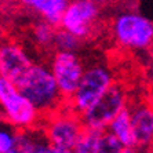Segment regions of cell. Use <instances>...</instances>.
<instances>
[{
    "mask_svg": "<svg viewBox=\"0 0 153 153\" xmlns=\"http://www.w3.org/2000/svg\"><path fill=\"white\" fill-rule=\"evenodd\" d=\"M42 114L10 80L0 79V119L17 130L40 126Z\"/></svg>",
    "mask_w": 153,
    "mask_h": 153,
    "instance_id": "3",
    "label": "cell"
},
{
    "mask_svg": "<svg viewBox=\"0 0 153 153\" xmlns=\"http://www.w3.org/2000/svg\"><path fill=\"white\" fill-rule=\"evenodd\" d=\"M103 131L95 128H83L77 142L73 146L75 153H100V142Z\"/></svg>",
    "mask_w": 153,
    "mask_h": 153,
    "instance_id": "14",
    "label": "cell"
},
{
    "mask_svg": "<svg viewBox=\"0 0 153 153\" xmlns=\"http://www.w3.org/2000/svg\"><path fill=\"white\" fill-rule=\"evenodd\" d=\"M15 149L19 153H50L51 143L40 126L18 130Z\"/></svg>",
    "mask_w": 153,
    "mask_h": 153,
    "instance_id": "12",
    "label": "cell"
},
{
    "mask_svg": "<svg viewBox=\"0 0 153 153\" xmlns=\"http://www.w3.org/2000/svg\"><path fill=\"white\" fill-rule=\"evenodd\" d=\"M15 85L44 117L58 112L65 105L55 79L46 64H33Z\"/></svg>",
    "mask_w": 153,
    "mask_h": 153,
    "instance_id": "1",
    "label": "cell"
},
{
    "mask_svg": "<svg viewBox=\"0 0 153 153\" xmlns=\"http://www.w3.org/2000/svg\"><path fill=\"white\" fill-rule=\"evenodd\" d=\"M0 79H1V75H0Z\"/></svg>",
    "mask_w": 153,
    "mask_h": 153,
    "instance_id": "23",
    "label": "cell"
},
{
    "mask_svg": "<svg viewBox=\"0 0 153 153\" xmlns=\"http://www.w3.org/2000/svg\"><path fill=\"white\" fill-rule=\"evenodd\" d=\"M82 43L83 40L59 28L57 29V33H55L54 48L55 51H62V53H76L82 47Z\"/></svg>",
    "mask_w": 153,
    "mask_h": 153,
    "instance_id": "16",
    "label": "cell"
},
{
    "mask_svg": "<svg viewBox=\"0 0 153 153\" xmlns=\"http://www.w3.org/2000/svg\"><path fill=\"white\" fill-rule=\"evenodd\" d=\"M33 64L35 62L21 44L15 42L0 44V75L3 79L17 84Z\"/></svg>",
    "mask_w": 153,
    "mask_h": 153,
    "instance_id": "9",
    "label": "cell"
},
{
    "mask_svg": "<svg viewBox=\"0 0 153 153\" xmlns=\"http://www.w3.org/2000/svg\"><path fill=\"white\" fill-rule=\"evenodd\" d=\"M50 153H75L71 148H61V146H51Z\"/></svg>",
    "mask_w": 153,
    "mask_h": 153,
    "instance_id": "19",
    "label": "cell"
},
{
    "mask_svg": "<svg viewBox=\"0 0 153 153\" xmlns=\"http://www.w3.org/2000/svg\"><path fill=\"white\" fill-rule=\"evenodd\" d=\"M127 108L128 97L124 85L113 83V85L103 94L102 98L84 114H82L80 119L84 127L105 131L112 120Z\"/></svg>",
    "mask_w": 153,
    "mask_h": 153,
    "instance_id": "5",
    "label": "cell"
},
{
    "mask_svg": "<svg viewBox=\"0 0 153 153\" xmlns=\"http://www.w3.org/2000/svg\"><path fill=\"white\" fill-rule=\"evenodd\" d=\"M40 127L43 128L51 146L73 149L84 126L80 116L71 112L68 108H65L46 116L44 120L40 123Z\"/></svg>",
    "mask_w": 153,
    "mask_h": 153,
    "instance_id": "6",
    "label": "cell"
},
{
    "mask_svg": "<svg viewBox=\"0 0 153 153\" xmlns=\"http://www.w3.org/2000/svg\"><path fill=\"white\" fill-rule=\"evenodd\" d=\"M105 131L111 132L112 135L116 137L123 143L124 148H137L135 139H134V135H132V127H131V120H130L128 108L124 109L123 112H120L112 120V123L108 126Z\"/></svg>",
    "mask_w": 153,
    "mask_h": 153,
    "instance_id": "13",
    "label": "cell"
},
{
    "mask_svg": "<svg viewBox=\"0 0 153 153\" xmlns=\"http://www.w3.org/2000/svg\"><path fill=\"white\" fill-rule=\"evenodd\" d=\"M22 7L33 11L40 19L48 22L53 26H59L61 18L71 0H17Z\"/></svg>",
    "mask_w": 153,
    "mask_h": 153,
    "instance_id": "11",
    "label": "cell"
},
{
    "mask_svg": "<svg viewBox=\"0 0 153 153\" xmlns=\"http://www.w3.org/2000/svg\"><path fill=\"white\" fill-rule=\"evenodd\" d=\"M113 83L114 76L106 65H90L85 68L75 94L65 105L71 112L82 116L102 98L103 94L113 85Z\"/></svg>",
    "mask_w": 153,
    "mask_h": 153,
    "instance_id": "2",
    "label": "cell"
},
{
    "mask_svg": "<svg viewBox=\"0 0 153 153\" xmlns=\"http://www.w3.org/2000/svg\"><path fill=\"white\" fill-rule=\"evenodd\" d=\"M87 1H91V3L97 4V6H105V4H111V3H114L116 0H87Z\"/></svg>",
    "mask_w": 153,
    "mask_h": 153,
    "instance_id": "20",
    "label": "cell"
},
{
    "mask_svg": "<svg viewBox=\"0 0 153 153\" xmlns=\"http://www.w3.org/2000/svg\"><path fill=\"white\" fill-rule=\"evenodd\" d=\"M48 68L55 79L61 95L66 103L71 100V97L75 94L84 75L85 66L82 58L76 53L55 51L50 59Z\"/></svg>",
    "mask_w": 153,
    "mask_h": 153,
    "instance_id": "7",
    "label": "cell"
},
{
    "mask_svg": "<svg viewBox=\"0 0 153 153\" xmlns=\"http://www.w3.org/2000/svg\"><path fill=\"white\" fill-rule=\"evenodd\" d=\"M100 6L87 0H71L64 15L61 18L59 28L75 35L84 42L94 33L100 18Z\"/></svg>",
    "mask_w": 153,
    "mask_h": 153,
    "instance_id": "8",
    "label": "cell"
},
{
    "mask_svg": "<svg viewBox=\"0 0 153 153\" xmlns=\"http://www.w3.org/2000/svg\"><path fill=\"white\" fill-rule=\"evenodd\" d=\"M17 132V128L8 124L3 119H0V153H7L15 149Z\"/></svg>",
    "mask_w": 153,
    "mask_h": 153,
    "instance_id": "17",
    "label": "cell"
},
{
    "mask_svg": "<svg viewBox=\"0 0 153 153\" xmlns=\"http://www.w3.org/2000/svg\"><path fill=\"white\" fill-rule=\"evenodd\" d=\"M112 35L123 48L146 50L153 44V22L138 13L124 11L114 17Z\"/></svg>",
    "mask_w": 153,
    "mask_h": 153,
    "instance_id": "4",
    "label": "cell"
},
{
    "mask_svg": "<svg viewBox=\"0 0 153 153\" xmlns=\"http://www.w3.org/2000/svg\"><path fill=\"white\" fill-rule=\"evenodd\" d=\"M142 153H153V143H152V145L149 146V148H146V149L143 150Z\"/></svg>",
    "mask_w": 153,
    "mask_h": 153,
    "instance_id": "21",
    "label": "cell"
},
{
    "mask_svg": "<svg viewBox=\"0 0 153 153\" xmlns=\"http://www.w3.org/2000/svg\"><path fill=\"white\" fill-rule=\"evenodd\" d=\"M132 135L139 150H145L153 143V105L139 102L128 106Z\"/></svg>",
    "mask_w": 153,
    "mask_h": 153,
    "instance_id": "10",
    "label": "cell"
},
{
    "mask_svg": "<svg viewBox=\"0 0 153 153\" xmlns=\"http://www.w3.org/2000/svg\"><path fill=\"white\" fill-rule=\"evenodd\" d=\"M7 153H19V152H18L17 149H13V150H11V152H7Z\"/></svg>",
    "mask_w": 153,
    "mask_h": 153,
    "instance_id": "22",
    "label": "cell"
},
{
    "mask_svg": "<svg viewBox=\"0 0 153 153\" xmlns=\"http://www.w3.org/2000/svg\"><path fill=\"white\" fill-rule=\"evenodd\" d=\"M32 33L35 43L39 47H42V48H54V39H55V33H57L55 26L43 21V19H39V21L35 22Z\"/></svg>",
    "mask_w": 153,
    "mask_h": 153,
    "instance_id": "15",
    "label": "cell"
},
{
    "mask_svg": "<svg viewBox=\"0 0 153 153\" xmlns=\"http://www.w3.org/2000/svg\"><path fill=\"white\" fill-rule=\"evenodd\" d=\"M124 150L123 143L111 132L103 131L100 142V153H121Z\"/></svg>",
    "mask_w": 153,
    "mask_h": 153,
    "instance_id": "18",
    "label": "cell"
}]
</instances>
